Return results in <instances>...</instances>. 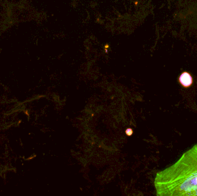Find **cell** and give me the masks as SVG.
<instances>
[{"label": "cell", "mask_w": 197, "mask_h": 196, "mask_svg": "<svg viewBox=\"0 0 197 196\" xmlns=\"http://www.w3.org/2000/svg\"><path fill=\"white\" fill-rule=\"evenodd\" d=\"M154 186L159 196H197V144L158 172Z\"/></svg>", "instance_id": "obj_1"}, {"label": "cell", "mask_w": 197, "mask_h": 196, "mask_svg": "<svg viewBox=\"0 0 197 196\" xmlns=\"http://www.w3.org/2000/svg\"><path fill=\"white\" fill-rule=\"evenodd\" d=\"M179 80L181 85L185 88L190 87L193 84L192 76L187 72H183L179 76Z\"/></svg>", "instance_id": "obj_2"}, {"label": "cell", "mask_w": 197, "mask_h": 196, "mask_svg": "<svg viewBox=\"0 0 197 196\" xmlns=\"http://www.w3.org/2000/svg\"><path fill=\"white\" fill-rule=\"evenodd\" d=\"M126 134L128 135V136H131L132 134H133V130L131 129V128H128L126 131H125Z\"/></svg>", "instance_id": "obj_3"}]
</instances>
